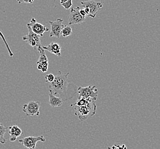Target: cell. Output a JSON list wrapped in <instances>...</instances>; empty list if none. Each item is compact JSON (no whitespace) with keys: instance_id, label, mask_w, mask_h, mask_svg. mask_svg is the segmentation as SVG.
<instances>
[{"instance_id":"7c38bea8","label":"cell","mask_w":160,"mask_h":149,"mask_svg":"<svg viewBox=\"0 0 160 149\" xmlns=\"http://www.w3.org/2000/svg\"><path fill=\"white\" fill-rule=\"evenodd\" d=\"M39 53L40 54V56H39L38 62H37V64L39 63L41 64H42L43 68H42L41 71L43 72V73H45V72H46L48 71V57L46 55L45 50L43 48V47L40 49V51H39Z\"/></svg>"},{"instance_id":"ac0fdd59","label":"cell","mask_w":160,"mask_h":149,"mask_svg":"<svg viewBox=\"0 0 160 149\" xmlns=\"http://www.w3.org/2000/svg\"><path fill=\"white\" fill-rule=\"evenodd\" d=\"M61 5L64 8V9H70L72 5V0H68L66 3L61 4Z\"/></svg>"},{"instance_id":"ba28073f","label":"cell","mask_w":160,"mask_h":149,"mask_svg":"<svg viewBox=\"0 0 160 149\" xmlns=\"http://www.w3.org/2000/svg\"><path fill=\"white\" fill-rule=\"evenodd\" d=\"M80 7L71 8L70 14L69 16L68 24L69 25H72L75 24H81L86 21V17L82 16L79 13Z\"/></svg>"},{"instance_id":"44dd1931","label":"cell","mask_w":160,"mask_h":149,"mask_svg":"<svg viewBox=\"0 0 160 149\" xmlns=\"http://www.w3.org/2000/svg\"><path fill=\"white\" fill-rule=\"evenodd\" d=\"M17 3L21 4V3H34V0H17Z\"/></svg>"},{"instance_id":"4fadbf2b","label":"cell","mask_w":160,"mask_h":149,"mask_svg":"<svg viewBox=\"0 0 160 149\" xmlns=\"http://www.w3.org/2000/svg\"><path fill=\"white\" fill-rule=\"evenodd\" d=\"M45 51H48L55 55L61 56V47L57 42H52L48 46H42Z\"/></svg>"},{"instance_id":"3957f363","label":"cell","mask_w":160,"mask_h":149,"mask_svg":"<svg viewBox=\"0 0 160 149\" xmlns=\"http://www.w3.org/2000/svg\"><path fill=\"white\" fill-rule=\"evenodd\" d=\"M28 26V33L22 37V40L29 46L32 47L35 51H39L42 48V46L41 43L40 36L33 32L31 28Z\"/></svg>"},{"instance_id":"7402d4cb","label":"cell","mask_w":160,"mask_h":149,"mask_svg":"<svg viewBox=\"0 0 160 149\" xmlns=\"http://www.w3.org/2000/svg\"><path fill=\"white\" fill-rule=\"evenodd\" d=\"M79 13H80V14H81L82 16H87L86 13L85 12V10H84V9L83 8H80V9H79Z\"/></svg>"},{"instance_id":"6da1fadb","label":"cell","mask_w":160,"mask_h":149,"mask_svg":"<svg viewBox=\"0 0 160 149\" xmlns=\"http://www.w3.org/2000/svg\"><path fill=\"white\" fill-rule=\"evenodd\" d=\"M68 75L69 73L64 74L59 71L55 76L54 81L48 83L49 92L63 102L72 99L78 92V86L68 79Z\"/></svg>"},{"instance_id":"d6986e66","label":"cell","mask_w":160,"mask_h":149,"mask_svg":"<svg viewBox=\"0 0 160 149\" xmlns=\"http://www.w3.org/2000/svg\"><path fill=\"white\" fill-rule=\"evenodd\" d=\"M45 81L48 83H50L54 81L55 79V75L52 74H47L45 76Z\"/></svg>"},{"instance_id":"8fae6325","label":"cell","mask_w":160,"mask_h":149,"mask_svg":"<svg viewBox=\"0 0 160 149\" xmlns=\"http://www.w3.org/2000/svg\"><path fill=\"white\" fill-rule=\"evenodd\" d=\"M8 133L10 135V141L13 142L16 141L17 138L22 135V131L18 126L14 125L8 128Z\"/></svg>"},{"instance_id":"2e32d148","label":"cell","mask_w":160,"mask_h":149,"mask_svg":"<svg viewBox=\"0 0 160 149\" xmlns=\"http://www.w3.org/2000/svg\"><path fill=\"white\" fill-rule=\"evenodd\" d=\"M8 129L6 127L4 126L2 123H0V143L2 145L5 144L7 142V141L4 138V135Z\"/></svg>"},{"instance_id":"277c9868","label":"cell","mask_w":160,"mask_h":149,"mask_svg":"<svg viewBox=\"0 0 160 149\" xmlns=\"http://www.w3.org/2000/svg\"><path fill=\"white\" fill-rule=\"evenodd\" d=\"M81 5L83 8H87L90 10V13L88 16L94 19L96 14L99 13L102 8V3L100 1L90 0L87 1H82Z\"/></svg>"},{"instance_id":"603a6c76","label":"cell","mask_w":160,"mask_h":149,"mask_svg":"<svg viewBox=\"0 0 160 149\" xmlns=\"http://www.w3.org/2000/svg\"><path fill=\"white\" fill-rule=\"evenodd\" d=\"M67 1H68V0H61V4L66 3Z\"/></svg>"},{"instance_id":"9a60e30c","label":"cell","mask_w":160,"mask_h":149,"mask_svg":"<svg viewBox=\"0 0 160 149\" xmlns=\"http://www.w3.org/2000/svg\"><path fill=\"white\" fill-rule=\"evenodd\" d=\"M72 35V30L70 25H65L63 27L61 31V36L67 37L68 36H71Z\"/></svg>"},{"instance_id":"ffe728a7","label":"cell","mask_w":160,"mask_h":149,"mask_svg":"<svg viewBox=\"0 0 160 149\" xmlns=\"http://www.w3.org/2000/svg\"><path fill=\"white\" fill-rule=\"evenodd\" d=\"M108 149H127V147L124 145L116 143L111 148H108Z\"/></svg>"},{"instance_id":"7a4b0ae2","label":"cell","mask_w":160,"mask_h":149,"mask_svg":"<svg viewBox=\"0 0 160 149\" xmlns=\"http://www.w3.org/2000/svg\"><path fill=\"white\" fill-rule=\"evenodd\" d=\"M96 100L90 99L87 103L83 105L77 106L71 104V106L74 107L75 115L78 117L80 121H84L88 118L95 115L96 111Z\"/></svg>"},{"instance_id":"30bf717a","label":"cell","mask_w":160,"mask_h":149,"mask_svg":"<svg viewBox=\"0 0 160 149\" xmlns=\"http://www.w3.org/2000/svg\"><path fill=\"white\" fill-rule=\"evenodd\" d=\"M27 26H29L33 32L40 37H42L45 32L49 31V29L47 26L38 23L34 18H32L30 23L27 24Z\"/></svg>"},{"instance_id":"5bb4252c","label":"cell","mask_w":160,"mask_h":149,"mask_svg":"<svg viewBox=\"0 0 160 149\" xmlns=\"http://www.w3.org/2000/svg\"><path fill=\"white\" fill-rule=\"evenodd\" d=\"M49 104L51 107H61L63 104V101L62 99L54 95V94H52L51 92H49Z\"/></svg>"},{"instance_id":"52a82bcc","label":"cell","mask_w":160,"mask_h":149,"mask_svg":"<svg viewBox=\"0 0 160 149\" xmlns=\"http://www.w3.org/2000/svg\"><path fill=\"white\" fill-rule=\"evenodd\" d=\"M79 97L85 98H91L97 100L98 97V90L95 86H90L86 87H79L78 88Z\"/></svg>"},{"instance_id":"9c48e42d","label":"cell","mask_w":160,"mask_h":149,"mask_svg":"<svg viewBox=\"0 0 160 149\" xmlns=\"http://www.w3.org/2000/svg\"><path fill=\"white\" fill-rule=\"evenodd\" d=\"M63 19L58 18L55 21H48L49 24L50 25V37H57L60 38L61 36V31L64 25L63 24Z\"/></svg>"},{"instance_id":"8992f818","label":"cell","mask_w":160,"mask_h":149,"mask_svg":"<svg viewBox=\"0 0 160 149\" xmlns=\"http://www.w3.org/2000/svg\"><path fill=\"white\" fill-rule=\"evenodd\" d=\"M39 108L40 102L30 101L28 103L23 104L22 111L23 112L25 113L26 117L39 116L40 114Z\"/></svg>"},{"instance_id":"e0dca14e","label":"cell","mask_w":160,"mask_h":149,"mask_svg":"<svg viewBox=\"0 0 160 149\" xmlns=\"http://www.w3.org/2000/svg\"><path fill=\"white\" fill-rule=\"evenodd\" d=\"M0 37H1V39L2 40L3 43L5 44V45L6 48H7V50H8V52L9 53V55L10 56V57H13V55H14V54H13V52H12V51H11V49L10 48L9 46L8 45V42H7L6 39L5 38V37H4V35H3V33L1 32V30H0Z\"/></svg>"},{"instance_id":"5b68a950","label":"cell","mask_w":160,"mask_h":149,"mask_svg":"<svg viewBox=\"0 0 160 149\" xmlns=\"http://www.w3.org/2000/svg\"><path fill=\"white\" fill-rule=\"evenodd\" d=\"M46 139L43 135L39 136H27L18 141L25 148L27 149H35L37 142H45Z\"/></svg>"}]
</instances>
